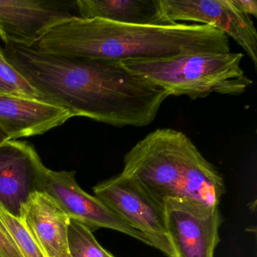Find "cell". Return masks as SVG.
Segmentation results:
<instances>
[{
    "label": "cell",
    "mask_w": 257,
    "mask_h": 257,
    "mask_svg": "<svg viewBox=\"0 0 257 257\" xmlns=\"http://www.w3.org/2000/svg\"><path fill=\"white\" fill-rule=\"evenodd\" d=\"M9 62L28 81L39 100L115 127H145L169 96L127 71L118 61L69 58L7 45Z\"/></svg>",
    "instance_id": "6da1fadb"
},
{
    "label": "cell",
    "mask_w": 257,
    "mask_h": 257,
    "mask_svg": "<svg viewBox=\"0 0 257 257\" xmlns=\"http://www.w3.org/2000/svg\"><path fill=\"white\" fill-rule=\"evenodd\" d=\"M31 47L58 56L118 62L198 52H230L228 37L208 25H132L80 17L55 25Z\"/></svg>",
    "instance_id": "7a4b0ae2"
},
{
    "label": "cell",
    "mask_w": 257,
    "mask_h": 257,
    "mask_svg": "<svg viewBox=\"0 0 257 257\" xmlns=\"http://www.w3.org/2000/svg\"><path fill=\"white\" fill-rule=\"evenodd\" d=\"M121 174L162 204L167 198H184L219 205L225 192L216 167L175 129H156L140 141L124 156Z\"/></svg>",
    "instance_id": "3957f363"
},
{
    "label": "cell",
    "mask_w": 257,
    "mask_h": 257,
    "mask_svg": "<svg viewBox=\"0 0 257 257\" xmlns=\"http://www.w3.org/2000/svg\"><path fill=\"white\" fill-rule=\"evenodd\" d=\"M243 55L198 52L150 59L119 61L127 71L163 89L168 96L192 100L210 94L236 96L252 84L240 67Z\"/></svg>",
    "instance_id": "277c9868"
},
{
    "label": "cell",
    "mask_w": 257,
    "mask_h": 257,
    "mask_svg": "<svg viewBox=\"0 0 257 257\" xmlns=\"http://www.w3.org/2000/svg\"><path fill=\"white\" fill-rule=\"evenodd\" d=\"M94 195L135 229L151 246L174 257L167 234L163 204L149 195L136 181L123 174L96 185Z\"/></svg>",
    "instance_id": "5b68a950"
},
{
    "label": "cell",
    "mask_w": 257,
    "mask_h": 257,
    "mask_svg": "<svg viewBox=\"0 0 257 257\" xmlns=\"http://www.w3.org/2000/svg\"><path fill=\"white\" fill-rule=\"evenodd\" d=\"M163 206L167 234L174 257H214L222 222L219 205L167 198Z\"/></svg>",
    "instance_id": "8992f818"
},
{
    "label": "cell",
    "mask_w": 257,
    "mask_h": 257,
    "mask_svg": "<svg viewBox=\"0 0 257 257\" xmlns=\"http://www.w3.org/2000/svg\"><path fill=\"white\" fill-rule=\"evenodd\" d=\"M162 25L193 22L208 25L231 37L257 67V32L252 18L231 0H156Z\"/></svg>",
    "instance_id": "52a82bcc"
},
{
    "label": "cell",
    "mask_w": 257,
    "mask_h": 257,
    "mask_svg": "<svg viewBox=\"0 0 257 257\" xmlns=\"http://www.w3.org/2000/svg\"><path fill=\"white\" fill-rule=\"evenodd\" d=\"M75 175V171H55L45 167L40 192L52 197L70 219L80 222L92 232L99 228H109L151 246L143 233L129 225L98 198L85 192L78 184Z\"/></svg>",
    "instance_id": "ba28073f"
},
{
    "label": "cell",
    "mask_w": 257,
    "mask_h": 257,
    "mask_svg": "<svg viewBox=\"0 0 257 257\" xmlns=\"http://www.w3.org/2000/svg\"><path fill=\"white\" fill-rule=\"evenodd\" d=\"M74 12L76 2L0 0V37L7 46L31 47L55 25L79 17Z\"/></svg>",
    "instance_id": "9c48e42d"
},
{
    "label": "cell",
    "mask_w": 257,
    "mask_h": 257,
    "mask_svg": "<svg viewBox=\"0 0 257 257\" xmlns=\"http://www.w3.org/2000/svg\"><path fill=\"white\" fill-rule=\"evenodd\" d=\"M45 167L28 143L9 141L0 145V206L20 219L24 206L40 192Z\"/></svg>",
    "instance_id": "30bf717a"
},
{
    "label": "cell",
    "mask_w": 257,
    "mask_h": 257,
    "mask_svg": "<svg viewBox=\"0 0 257 257\" xmlns=\"http://www.w3.org/2000/svg\"><path fill=\"white\" fill-rule=\"evenodd\" d=\"M72 117L68 111L41 100L0 94V127L11 141L43 135Z\"/></svg>",
    "instance_id": "8fae6325"
},
{
    "label": "cell",
    "mask_w": 257,
    "mask_h": 257,
    "mask_svg": "<svg viewBox=\"0 0 257 257\" xmlns=\"http://www.w3.org/2000/svg\"><path fill=\"white\" fill-rule=\"evenodd\" d=\"M20 220L46 257L69 252L70 218L48 194H33L22 209Z\"/></svg>",
    "instance_id": "7c38bea8"
},
{
    "label": "cell",
    "mask_w": 257,
    "mask_h": 257,
    "mask_svg": "<svg viewBox=\"0 0 257 257\" xmlns=\"http://www.w3.org/2000/svg\"><path fill=\"white\" fill-rule=\"evenodd\" d=\"M82 19L132 25H161L156 0H77Z\"/></svg>",
    "instance_id": "4fadbf2b"
},
{
    "label": "cell",
    "mask_w": 257,
    "mask_h": 257,
    "mask_svg": "<svg viewBox=\"0 0 257 257\" xmlns=\"http://www.w3.org/2000/svg\"><path fill=\"white\" fill-rule=\"evenodd\" d=\"M68 250L71 257H106V249L96 240L92 231L71 219L68 228Z\"/></svg>",
    "instance_id": "5bb4252c"
},
{
    "label": "cell",
    "mask_w": 257,
    "mask_h": 257,
    "mask_svg": "<svg viewBox=\"0 0 257 257\" xmlns=\"http://www.w3.org/2000/svg\"><path fill=\"white\" fill-rule=\"evenodd\" d=\"M0 223L13 238L23 257H46L20 219L12 216L1 206Z\"/></svg>",
    "instance_id": "9a60e30c"
},
{
    "label": "cell",
    "mask_w": 257,
    "mask_h": 257,
    "mask_svg": "<svg viewBox=\"0 0 257 257\" xmlns=\"http://www.w3.org/2000/svg\"><path fill=\"white\" fill-rule=\"evenodd\" d=\"M0 79L13 95L39 100L38 93L28 81L9 62L0 48Z\"/></svg>",
    "instance_id": "2e32d148"
},
{
    "label": "cell",
    "mask_w": 257,
    "mask_h": 257,
    "mask_svg": "<svg viewBox=\"0 0 257 257\" xmlns=\"http://www.w3.org/2000/svg\"><path fill=\"white\" fill-rule=\"evenodd\" d=\"M0 257H23L13 238L0 223Z\"/></svg>",
    "instance_id": "e0dca14e"
},
{
    "label": "cell",
    "mask_w": 257,
    "mask_h": 257,
    "mask_svg": "<svg viewBox=\"0 0 257 257\" xmlns=\"http://www.w3.org/2000/svg\"><path fill=\"white\" fill-rule=\"evenodd\" d=\"M231 2L243 14L249 17H257V2L255 0H231Z\"/></svg>",
    "instance_id": "ac0fdd59"
},
{
    "label": "cell",
    "mask_w": 257,
    "mask_h": 257,
    "mask_svg": "<svg viewBox=\"0 0 257 257\" xmlns=\"http://www.w3.org/2000/svg\"><path fill=\"white\" fill-rule=\"evenodd\" d=\"M11 141L9 135L0 127V145H2L7 141Z\"/></svg>",
    "instance_id": "d6986e66"
},
{
    "label": "cell",
    "mask_w": 257,
    "mask_h": 257,
    "mask_svg": "<svg viewBox=\"0 0 257 257\" xmlns=\"http://www.w3.org/2000/svg\"><path fill=\"white\" fill-rule=\"evenodd\" d=\"M0 94H11V95H13L9 88L3 83L1 79H0Z\"/></svg>",
    "instance_id": "ffe728a7"
},
{
    "label": "cell",
    "mask_w": 257,
    "mask_h": 257,
    "mask_svg": "<svg viewBox=\"0 0 257 257\" xmlns=\"http://www.w3.org/2000/svg\"><path fill=\"white\" fill-rule=\"evenodd\" d=\"M58 257H71V255H70L69 252H67V253L62 254V255H59Z\"/></svg>",
    "instance_id": "44dd1931"
},
{
    "label": "cell",
    "mask_w": 257,
    "mask_h": 257,
    "mask_svg": "<svg viewBox=\"0 0 257 257\" xmlns=\"http://www.w3.org/2000/svg\"><path fill=\"white\" fill-rule=\"evenodd\" d=\"M106 257H115L113 255H112V254H111L110 252H108L107 250H106Z\"/></svg>",
    "instance_id": "7402d4cb"
}]
</instances>
